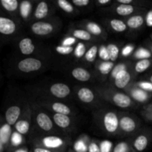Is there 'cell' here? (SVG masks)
<instances>
[{"mask_svg": "<svg viewBox=\"0 0 152 152\" xmlns=\"http://www.w3.org/2000/svg\"><path fill=\"white\" fill-rule=\"evenodd\" d=\"M94 90L102 100L110 102L118 108L126 109L137 108L138 105L127 94L110 86H96Z\"/></svg>", "mask_w": 152, "mask_h": 152, "instance_id": "1", "label": "cell"}, {"mask_svg": "<svg viewBox=\"0 0 152 152\" xmlns=\"http://www.w3.org/2000/svg\"><path fill=\"white\" fill-rule=\"evenodd\" d=\"M94 119L99 129L106 134L120 135L119 113L117 111L108 108L99 109L94 113Z\"/></svg>", "mask_w": 152, "mask_h": 152, "instance_id": "2", "label": "cell"}, {"mask_svg": "<svg viewBox=\"0 0 152 152\" xmlns=\"http://www.w3.org/2000/svg\"><path fill=\"white\" fill-rule=\"evenodd\" d=\"M32 108V120L40 132L47 134L61 135V133L56 130V126L53 123L52 117L48 114L41 109L38 104L31 105Z\"/></svg>", "mask_w": 152, "mask_h": 152, "instance_id": "3", "label": "cell"}, {"mask_svg": "<svg viewBox=\"0 0 152 152\" xmlns=\"http://www.w3.org/2000/svg\"><path fill=\"white\" fill-rule=\"evenodd\" d=\"M33 143L34 146H41L53 151L65 152L69 145V140L62 135L45 134L34 138Z\"/></svg>", "mask_w": 152, "mask_h": 152, "instance_id": "4", "label": "cell"}, {"mask_svg": "<svg viewBox=\"0 0 152 152\" xmlns=\"http://www.w3.org/2000/svg\"><path fill=\"white\" fill-rule=\"evenodd\" d=\"M62 23L58 19L49 18L42 21H35L31 25L30 29L33 34L39 37H48L59 31Z\"/></svg>", "mask_w": 152, "mask_h": 152, "instance_id": "5", "label": "cell"}, {"mask_svg": "<svg viewBox=\"0 0 152 152\" xmlns=\"http://www.w3.org/2000/svg\"><path fill=\"white\" fill-rule=\"evenodd\" d=\"M120 136H131L139 132L141 121L136 115L129 112L119 113Z\"/></svg>", "mask_w": 152, "mask_h": 152, "instance_id": "6", "label": "cell"}, {"mask_svg": "<svg viewBox=\"0 0 152 152\" xmlns=\"http://www.w3.org/2000/svg\"><path fill=\"white\" fill-rule=\"evenodd\" d=\"M152 141V131L149 129H142L135 134L131 141L132 147L136 152H143L148 148Z\"/></svg>", "mask_w": 152, "mask_h": 152, "instance_id": "7", "label": "cell"}, {"mask_svg": "<svg viewBox=\"0 0 152 152\" xmlns=\"http://www.w3.org/2000/svg\"><path fill=\"white\" fill-rule=\"evenodd\" d=\"M44 66V63L40 59L28 56L22 59L16 63V68L21 73L29 74L39 71Z\"/></svg>", "mask_w": 152, "mask_h": 152, "instance_id": "8", "label": "cell"}, {"mask_svg": "<svg viewBox=\"0 0 152 152\" xmlns=\"http://www.w3.org/2000/svg\"><path fill=\"white\" fill-rule=\"evenodd\" d=\"M74 92L77 99L85 105H94L99 99H102L94 89L86 86H77L74 88Z\"/></svg>", "mask_w": 152, "mask_h": 152, "instance_id": "9", "label": "cell"}, {"mask_svg": "<svg viewBox=\"0 0 152 152\" xmlns=\"http://www.w3.org/2000/svg\"><path fill=\"white\" fill-rule=\"evenodd\" d=\"M31 121H32V108L30 104L27 103L24 107V111L22 116L13 126L15 131L22 135H26L31 129Z\"/></svg>", "mask_w": 152, "mask_h": 152, "instance_id": "10", "label": "cell"}, {"mask_svg": "<svg viewBox=\"0 0 152 152\" xmlns=\"http://www.w3.org/2000/svg\"><path fill=\"white\" fill-rule=\"evenodd\" d=\"M123 91L127 94L134 102L139 104H148L152 97V94L138 88L134 84V82L131 83Z\"/></svg>", "mask_w": 152, "mask_h": 152, "instance_id": "11", "label": "cell"}, {"mask_svg": "<svg viewBox=\"0 0 152 152\" xmlns=\"http://www.w3.org/2000/svg\"><path fill=\"white\" fill-rule=\"evenodd\" d=\"M42 108H46L53 114H60L65 115L73 116L75 114L72 108L68 105L59 101H48V100H41L38 103Z\"/></svg>", "mask_w": 152, "mask_h": 152, "instance_id": "12", "label": "cell"}, {"mask_svg": "<svg viewBox=\"0 0 152 152\" xmlns=\"http://www.w3.org/2000/svg\"><path fill=\"white\" fill-rule=\"evenodd\" d=\"M19 31V25L12 18L0 15V38H9L16 35Z\"/></svg>", "mask_w": 152, "mask_h": 152, "instance_id": "13", "label": "cell"}, {"mask_svg": "<svg viewBox=\"0 0 152 152\" xmlns=\"http://www.w3.org/2000/svg\"><path fill=\"white\" fill-rule=\"evenodd\" d=\"M136 75L134 74L132 68L120 72L117 77L110 83V86L118 90L124 91L132 83L134 82Z\"/></svg>", "mask_w": 152, "mask_h": 152, "instance_id": "14", "label": "cell"}, {"mask_svg": "<svg viewBox=\"0 0 152 152\" xmlns=\"http://www.w3.org/2000/svg\"><path fill=\"white\" fill-rule=\"evenodd\" d=\"M111 10H113V12L118 16L126 18L138 13H145V9L143 7L129 4H117L116 2H114L113 6H111Z\"/></svg>", "mask_w": 152, "mask_h": 152, "instance_id": "15", "label": "cell"}, {"mask_svg": "<svg viewBox=\"0 0 152 152\" xmlns=\"http://www.w3.org/2000/svg\"><path fill=\"white\" fill-rule=\"evenodd\" d=\"M53 8L48 1H40L36 5L32 14V19L35 21H42L50 18L53 13Z\"/></svg>", "mask_w": 152, "mask_h": 152, "instance_id": "16", "label": "cell"}, {"mask_svg": "<svg viewBox=\"0 0 152 152\" xmlns=\"http://www.w3.org/2000/svg\"><path fill=\"white\" fill-rule=\"evenodd\" d=\"M79 26L82 27V28L86 30L88 33H90L94 37L105 39L107 38V33L105 31L102 25L98 24L97 22H93L90 20H84L79 24Z\"/></svg>", "mask_w": 152, "mask_h": 152, "instance_id": "17", "label": "cell"}, {"mask_svg": "<svg viewBox=\"0 0 152 152\" xmlns=\"http://www.w3.org/2000/svg\"><path fill=\"white\" fill-rule=\"evenodd\" d=\"M48 91L52 96L60 99H66L71 93L70 86L63 83H53L49 87Z\"/></svg>", "mask_w": 152, "mask_h": 152, "instance_id": "18", "label": "cell"}, {"mask_svg": "<svg viewBox=\"0 0 152 152\" xmlns=\"http://www.w3.org/2000/svg\"><path fill=\"white\" fill-rule=\"evenodd\" d=\"M24 107L22 108L19 105H10L6 109L4 114V120L6 123L10 126H14L23 113Z\"/></svg>", "mask_w": 152, "mask_h": 152, "instance_id": "19", "label": "cell"}, {"mask_svg": "<svg viewBox=\"0 0 152 152\" xmlns=\"http://www.w3.org/2000/svg\"><path fill=\"white\" fill-rule=\"evenodd\" d=\"M52 120L55 126L64 132L70 130L74 126V120L72 116L60 114H52Z\"/></svg>", "mask_w": 152, "mask_h": 152, "instance_id": "20", "label": "cell"}, {"mask_svg": "<svg viewBox=\"0 0 152 152\" xmlns=\"http://www.w3.org/2000/svg\"><path fill=\"white\" fill-rule=\"evenodd\" d=\"M18 48L24 56H31L37 50V46L30 37H23L18 42Z\"/></svg>", "mask_w": 152, "mask_h": 152, "instance_id": "21", "label": "cell"}, {"mask_svg": "<svg viewBox=\"0 0 152 152\" xmlns=\"http://www.w3.org/2000/svg\"><path fill=\"white\" fill-rule=\"evenodd\" d=\"M128 28L133 31H137L141 29L145 25V13H138L133 15L125 19Z\"/></svg>", "mask_w": 152, "mask_h": 152, "instance_id": "22", "label": "cell"}, {"mask_svg": "<svg viewBox=\"0 0 152 152\" xmlns=\"http://www.w3.org/2000/svg\"><path fill=\"white\" fill-rule=\"evenodd\" d=\"M68 35L74 37L78 41L84 42H94L97 40V38L92 36L90 33L88 32L86 30L83 28H70L68 31Z\"/></svg>", "mask_w": 152, "mask_h": 152, "instance_id": "23", "label": "cell"}, {"mask_svg": "<svg viewBox=\"0 0 152 152\" xmlns=\"http://www.w3.org/2000/svg\"><path fill=\"white\" fill-rule=\"evenodd\" d=\"M91 139L87 134H81L73 144V148L75 152H88Z\"/></svg>", "mask_w": 152, "mask_h": 152, "instance_id": "24", "label": "cell"}, {"mask_svg": "<svg viewBox=\"0 0 152 152\" xmlns=\"http://www.w3.org/2000/svg\"><path fill=\"white\" fill-rule=\"evenodd\" d=\"M32 8L33 2L28 0H24L19 3V14L21 19L25 22H28L31 18H32Z\"/></svg>", "mask_w": 152, "mask_h": 152, "instance_id": "25", "label": "cell"}, {"mask_svg": "<svg viewBox=\"0 0 152 152\" xmlns=\"http://www.w3.org/2000/svg\"><path fill=\"white\" fill-rule=\"evenodd\" d=\"M115 65L114 62L108 61V62H105V61L98 60L95 64V68L97 71L98 74L100 75V77L107 78V77H109V74L111 73V70L113 69L114 66Z\"/></svg>", "mask_w": 152, "mask_h": 152, "instance_id": "26", "label": "cell"}, {"mask_svg": "<svg viewBox=\"0 0 152 152\" xmlns=\"http://www.w3.org/2000/svg\"><path fill=\"white\" fill-rule=\"evenodd\" d=\"M71 74L75 80L83 83L90 81L92 79V74H91L90 71L82 67H76L73 68L71 71Z\"/></svg>", "mask_w": 152, "mask_h": 152, "instance_id": "27", "label": "cell"}, {"mask_svg": "<svg viewBox=\"0 0 152 152\" xmlns=\"http://www.w3.org/2000/svg\"><path fill=\"white\" fill-rule=\"evenodd\" d=\"M19 1L17 0H0V7L13 16L19 13Z\"/></svg>", "mask_w": 152, "mask_h": 152, "instance_id": "28", "label": "cell"}, {"mask_svg": "<svg viewBox=\"0 0 152 152\" xmlns=\"http://www.w3.org/2000/svg\"><path fill=\"white\" fill-rule=\"evenodd\" d=\"M132 68V63L129 61H123V62H120L119 63L115 64L113 69L111 70V73L108 77V80L109 83H111L118 74L123 71H126V70H130Z\"/></svg>", "mask_w": 152, "mask_h": 152, "instance_id": "29", "label": "cell"}, {"mask_svg": "<svg viewBox=\"0 0 152 152\" xmlns=\"http://www.w3.org/2000/svg\"><path fill=\"white\" fill-rule=\"evenodd\" d=\"M152 67V58L149 59H141L132 65V71L135 75L145 72L147 70Z\"/></svg>", "mask_w": 152, "mask_h": 152, "instance_id": "30", "label": "cell"}, {"mask_svg": "<svg viewBox=\"0 0 152 152\" xmlns=\"http://www.w3.org/2000/svg\"><path fill=\"white\" fill-rule=\"evenodd\" d=\"M107 25L111 30L116 33H124L127 31L128 27L124 20L120 19H108Z\"/></svg>", "mask_w": 152, "mask_h": 152, "instance_id": "31", "label": "cell"}, {"mask_svg": "<svg viewBox=\"0 0 152 152\" xmlns=\"http://www.w3.org/2000/svg\"><path fill=\"white\" fill-rule=\"evenodd\" d=\"M11 126L7 123L0 126V143L1 145H7L10 144V137H11Z\"/></svg>", "mask_w": 152, "mask_h": 152, "instance_id": "32", "label": "cell"}, {"mask_svg": "<svg viewBox=\"0 0 152 152\" xmlns=\"http://www.w3.org/2000/svg\"><path fill=\"white\" fill-rule=\"evenodd\" d=\"M56 6L59 9L64 11L68 14H77L78 13V10H77V7H74V4L71 3V1H68L67 0H56Z\"/></svg>", "mask_w": 152, "mask_h": 152, "instance_id": "33", "label": "cell"}, {"mask_svg": "<svg viewBox=\"0 0 152 152\" xmlns=\"http://www.w3.org/2000/svg\"><path fill=\"white\" fill-rule=\"evenodd\" d=\"M98 49L99 46L97 45H93L90 46L84 56L85 61L88 63H94L96 62V57L98 56Z\"/></svg>", "mask_w": 152, "mask_h": 152, "instance_id": "34", "label": "cell"}, {"mask_svg": "<svg viewBox=\"0 0 152 152\" xmlns=\"http://www.w3.org/2000/svg\"><path fill=\"white\" fill-rule=\"evenodd\" d=\"M132 58L134 60H141V59H149L152 58V55L151 52L145 47H139L136 48L135 51L134 52Z\"/></svg>", "mask_w": 152, "mask_h": 152, "instance_id": "35", "label": "cell"}, {"mask_svg": "<svg viewBox=\"0 0 152 152\" xmlns=\"http://www.w3.org/2000/svg\"><path fill=\"white\" fill-rule=\"evenodd\" d=\"M106 47L108 55H109L110 61L112 62H115L120 55V47L115 43H108L106 45Z\"/></svg>", "mask_w": 152, "mask_h": 152, "instance_id": "36", "label": "cell"}, {"mask_svg": "<svg viewBox=\"0 0 152 152\" xmlns=\"http://www.w3.org/2000/svg\"><path fill=\"white\" fill-rule=\"evenodd\" d=\"M112 152H136L130 142L121 141L116 144L113 148Z\"/></svg>", "mask_w": 152, "mask_h": 152, "instance_id": "37", "label": "cell"}, {"mask_svg": "<svg viewBox=\"0 0 152 152\" xmlns=\"http://www.w3.org/2000/svg\"><path fill=\"white\" fill-rule=\"evenodd\" d=\"M87 50V45L83 42H78V43L74 46V50L73 54H74V57L76 59H80L84 57Z\"/></svg>", "mask_w": 152, "mask_h": 152, "instance_id": "38", "label": "cell"}, {"mask_svg": "<svg viewBox=\"0 0 152 152\" xmlns=\"http://www.w3.org/2000/svg\"><path fill=\"white\" fill-rule=\"evenodd\" d=\"M24 142L23 135L20 134L17 132L14 131L12 133L10 140V145L12 147H18L22 145Z\"/></svg>", "mask_w": 152, "mask_h": 152, "instance_id": "39", "label": "cell"}, {"mask_svg": "<svg viewBox=\"0 0 152 152\" xmlns=\"http://www.w3.org/2000/svg\"><path fill=\"white\" fill-rule=\"evenodd\" d=\"M136 50V48L134 44H127L123 46L120 50V55L123 58H128L133 55L134 52Z\"/></svg>", "mask_w": 152, "mask_h": 152, "instance_id": "40", "label": "cell"}, {"mask_svg": "<svg viewBox=\"0 0 152 152\" xmlns=\"http://www.w3.org/2000/svg\"><path fill=\"white\" fill-rule=\"evenodd\" d=\"M98 56L99 58V60L105 61V62H108L110 61L109 55H108V50H107L106 45H99V49H98Z\"/></svg>", "mask_w": 152, "mask_h": 152, "instance_id": "41", "label": "cell"}, {"mask_svg": "<svg viewBox=\"0 0 152 152\" xmlns=\"http://www.w3.org/2000/svg\"><path fill=\"white\" fill-rule=\"evenodd\" d=\"M134 84L142 90L152 94V83L151 82L148 80H140V81L134 82Z\"/></svg>", "mask_w": 152, "mask_h": 152, "instance_id": "42", "label": "cell"}, {"mask_svg": "<svg viewBox=\"0 0 152 152\" xmlns=\"http://www.w3.org/2000/svg\"><path fill=\"white\" fill-rule=\"evenodd\" d=\"M74 50V47H68V46H63L61 45H59L55 48V50L56 51V53L60 55H64V56L73 53Z\"/></svg>", "mask_w": 152, "mask_h": 152, "instance_id": "43", "label": "cell"}, {"mask_svg": "<svg viewBox=\"0 0 152 152\" xmlns=\"http://www.w3.org/2000/svg\"><path fill=\"white\" fill-rule=\"evenodd\" d=\"M78 42L77 39L68 34L66 37H65L61 40L60 45L63 46H68V47H74L78 43Z\"/></svg>", "mask_w": 152, "mask_h": 152, "instance_id": "44", "label": "cell"}, {"mask_svg": "<svg viewBox=\"0 0 152 152\" xmlns=\"http://www.w3.org/2000/svg\"><path fill=\"white\" fill-rule=\"evenodd\" d=\"M99 142L101 152H112L114 145L111 141L105 140H101Z\"/></svg>", "mask_w": 152, "mask_h": 152, "instance_id": "45", "label": "cell"}, {"mask_svg": "<svg viewBox=\"0 0 152 152\" xmlns=\"http://www.w3.org/2000/svg\"><path fill=\"white\" fill-rule=\"evenodd\" d=\"M88 152H101L99 140L96 139H91L89 144Z\"/></svg>", "mask_w": 152, "mask_h": 152, "instance_id": "46", "label": "cell"}, {"mask_svg": "<svg viewBox=\"0 0 152 152\" xmlns=\"http://www.w3.org/2000/svg\"><path fill=\"white\" fill-rule=\"evenodd\" d=\"M90 0H73L71 3L76 7H86L91 4Z\"/></svg>", "mask_w": 152, "mask_h": 152, "instance_id": "47", "label": "cell"}, {"mask_svg": "<svg viewBox=\"0 0 152 152\" xmlns=\"http://www.w3.org/2000/svg\"><path fill=\"white\" fill-rule=\"evenodd\" d=\"M141 115L146 121L152 123V110L142 109L141 111Z\"/></svg>", "mask_w": 152, "mask_h": 152, "instance_id": "48", "label": "cell"}, {"mask_svg": "<svg viewBox=\"0 0 152 152\" xmlns=\"http://www.w3.org/2000/svg\"><path fill=\"white\" fill-rule=\"evenodd\" d=\"M145 23L148 27H152V9L148 10L145 14Z\"/></svg>", "mask_w": 152, "mask_h": 152, "instance_id": "49", "label": "cell"}, {"mask_svg": "<svg viewBox=\"0 0 152 152\" xmlns=\"http://www.w3.org/2000/svg\"><path fill=\"white\" fill-rule=\"evenodd\" d=\"M32 152H61L57 151H53V150L48 149V148H44L41 146H34L32 148Z\"/></svg>", "mask_w": 152, "mask_h": 152, "instance_id": "50", "label": "cell"}, {"mask_svg": "<svg viewBox=\"0 0 152 152\" xmlns=\"http://www.w3.org/2000/svg\"><path fill=\"white\" fill-rule=\"evenodd\" d=\"M96 4L99 7H107L112 4V1L111 0H97L96 1Z\"/></svg>", "mask_w": 152, "mask_h": 152, "instance_id": "51", "label": "cell"}, {"mask_svg": "<svg viewBox=\"0 0 152 152\" xmlns=\"http://www.w3.org/2000/svg\"><path fill=\"white\" fill-rule=\"evenodd\" d=\"M145 45H146V48L148 49V50H149L150 52H151V55H152V42H146L145 43Z\"/></svg>", "mask_w": 152, "mask_h": 152, "instance_id": "52", "label": "cell"}, {"mask_svg": "<svg viewBox=\"0 0 152 152\" xmlns=\"http://www.w3.org/2000/svg\"><path fill=\"white\" fill-rule=\"evenodd\" d=\"M143 109L152 110V102H150V103H148V104H147V105H144Z\"/></svg>", "mask_w": 152, "mask_h": 152, "instance_id": "53", "label": "cell"}, {"mask_svg": "<svg viewBox=\"0 0 152 152\" xmlns=\"http://www.w3.org/2000/svg\"><path fill=\"white\" fill-rule=\"evenodd\" d=\"M15 152H28V149L25 148H19V149L16 150Z\"/></svg>", "mask_w": 152, "mask_h": 152, "instance_id": "54", "label": "cell"}, {"mask_svg": "<svg viewBox=\"0 0 152 152\" xmlns=\"http://www.w3.org/2000/svg\"><path fill=\"white\" fill-rule=\"evenodd\" d=\"M148 80V81H149V82H151V83H152V74L149 76V77H148V80Z\"/></svg>", "mask_w": 152, "mask_h": 152, "instance_id": "55", "label": "cell"}, {"mask_svg": "<svg viewBox=\"0 0 152 152\" xmlns=\"http://www.w3.org/2000/svg\"><path fill=\"white\" fill-rule=\"evenodd\" d=\"M68 152H75V151H74V150L72 149V148H70V149L68 150Z\"/></svg>", "mask_w": 152, "mask_h": 152, "instance_id": "56", "label": "cell"}, {"mask_svg": "<svg viewBox=\"0 0 152 152\" xmlns=\"http://www.w3.org/2000/svg\"><path fill=\"white\" fill-rule=\"evenodd\" d=\"M151 39L152 40V33H151Z\"/></svg>", "mask_w": 152, "mask_h": 152, "instance_id": "57", "label": "cell"}, {"mask_svg": "<svg viewBox=\"0 0 152 152\" xmlns=\"http://www.w3.org/2000/svg\"><path fill=\"white\" fill-rule=\"evenodd\" d=\"M0 148H1V143H0Z\"/></svg>", "mask_w": 152, "mask_h": 152, "instance_id": "58", "label": "cell"}, {"mask_svg": "<svg viewBox=\"0 0 152 152\" xmlns=\"http://www.w3.org/2000/svg\"><path fill=\"white\" fill-rule=\"evenodd\" d=\"M0 121H1V119H0Z\"/></svg>", "mask_w": 152, "mask_h": 152, "instance_id": "59", "label": "cell"}, {"mask_svg": "<svg viewBox=\"0 0 152 152\" xmlns=\"http://www.w3.org/2000/svg\"><path fill=\"white\" fill-rule=\"evenodd\" d=\"M30 152H32V151H30Z\"/></svg>", "mask_w": 152, "mask_h": 152, "instance_id": "60", "label": "cell"}]
</instances>
